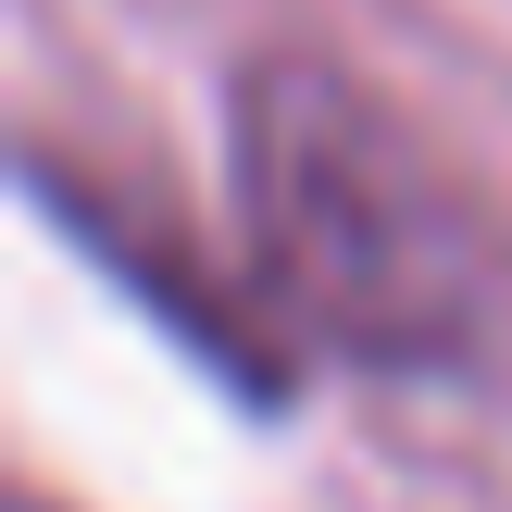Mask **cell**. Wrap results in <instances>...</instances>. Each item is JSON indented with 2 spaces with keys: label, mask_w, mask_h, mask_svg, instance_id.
I'll list each match as a JSON object with an SVG mask.
<instances>
[{
  "label": "cell",
  "mask_w": 512,
  "mask_h": 512,
  "mask_svg": "<svg viewBox=\"0 0 512 512\" xmlns=\"http://www.w3.org/2000/svg\"><path fill=\"white\" fill-rule=\"evenodd\" d=\"M225 200L250 275L375 375H475L512 338V213L363 63L275 38L225 75Z\"/></svg>",
  "instance_id": "cell-1"
}]
</instances>
